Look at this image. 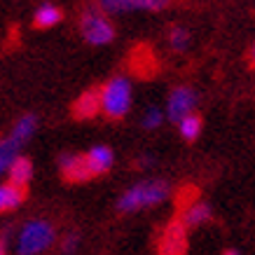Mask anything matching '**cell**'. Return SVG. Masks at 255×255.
Wrapping results in <instances>:
<instances>
[{
	"instance_id": "6da1fadb",
	"label": "cell",
	"mask_w": 255,
	"mask_h": 255,
	"mask_svg": "<svg viewBox=\"0 0 255 255\" xmlns=\"http://www.w3.org/2000/svg\"><path fill=\"white\" fill-rule=\"evenodd\" d=\"M171 185L164 178H145L138 180L136 185L124 190L117 199V211L120 213H138L145 209H155L169 199Z\"/></svg>"
},
{
	"instance_id": "7a4b0ae2",
	"label": "cell",
	"mask_w": 255,
	"mask_h": 255,
	"mask_svg": "<svg viewBox=\"0 0 255 255\" xmlns=\"http://www.w3.org/2000/svg\"><path fill=\"white\" fill-rule=\"evenodd\" d=\"M54 241V225L45 218H31L19 227V232L14 237V251L16 255H42L52 248Z\"/></svg>"
},
{
	"instance_id": "3957f363",
	"label": "cell",
	"mask_w": 255,
	"mask_h": 255,
	"mask_svg": "<svg viewBox=\"0 0 255 255\" xmlns=\"http://www.w3.org/2000/svg\"><path fill=\"white\" fill-rule=\"evenodd\" d=\"M101 103H103V115L108 120H122L131 110L133 92L131 80L127 75H115L101 87Z\"/></svg>"
},
{
	"instance_id": "277c9868",
	"label": "cell",
	"mask_w": 255,
	"mask_h": 255,
	"mask_svg": "<svg viewBox=\"0 0 255 255\" xmlns=\"http://www.w3.org/2000/svg\"><path fill=\"white\" fill-rule=\"evenodd\" d=\"M80 33H82L85 42L94 47L110 45L115 40V26L103 9H85L82 19H80Z\"/></svg>"
},
{
	"instance_id": "5b68a950",
	"label": "cell",
	"mask_w": 255,
	"mask_h": 255,
	"mask_svg": "<svg viewBox=\"0 0 255 255\" xmlns=\"http://www.w3.org/2000/svg\"><path fill=\"white\" fill-rule=\"evenodd\" d=\"M187 230L185 223L176 218L171 223L164 225L157 239V253L159 255H185L187 253Z\"/></svg>"
},
{
	"instance_id": "8992f818",
	"label": "cell",
	"mask_w": 255,
	"mask_h": 255,
	"mask_svg": "<svg viewBox=\"0 0 255 255\" xmlns=\"http://www.w3.org/2000/svg\"><path fill=\"white\" fill-rule=\"evenodd\" d=\"M59 171L68 183H89L96 178L87 152H63L59 157Z\"/></svg>"
},
{
	"instance_id": "52a82bcc",
	"label": "cell",
	"mask_w": 255,
	"mask_h": 255,
	"mask_svg": "<svg viewBox=\"0 0 255 255\" xmlns=\"http://www.w3.org/2000/svg\"><path fill=\"white\" fill-rule=\"evenodd\" d=\"M197 92L192 87H176L173 92L169 94V101H166V117L171 122H180L183 117L192 115L194 108H197Z\"/></svg>"
},
{
	"instance_id": "ba28073f",
	"label": "cell",
	"mask_w": 255,
	"mask_h": 255,
	"mask_svg": "<svg viewBox=\"0 0 255 255\" xmlns=\"http://www.w3.org/2000/svg\"><path fill=\"white\" fill-rule=\"evenodd\" d=\"M171 0H99V7L106 14H124V12H162Z\"/></svg>"
},
{
	"instance_id": "9c48e42d",
	"label": "cell",
	"mask_w": 255,
	"mask_h": 255,
	"mask_svg": "<svg viewBox=\"0 0 255 255\" xmlns=\"http://www.w3.org/2000/svg\"><path fill=\"white\" fill-rule=\"evenodd\" d=\"M99 113H103L101 89H87L73 103V115L78 117V120H94Z\"/></svg>"
},
{
	"instance_id": "30bf717a",
	"label": "cell",
	"mask_w": 255,
	"mask_h": 255,
	"mask_svg": "<svg viewBox=\"0 0 255 255\" xmlns=\"http://www.w3.org/2000/svg\"><path fill=\"white\" fill-rule=\"evenodd\" d=\"M211 218H213V209L201 199L185 204V206H183V213H180V220L185 223L187 230H194V227H201V225L211 223Z\"/></svg>"
},
{
	"instance_id": "8fae6325",
	"label": "cell",
	"mask_w": 255,
	"mask_h": 255,
	"mask_svg": "<svg viewBox=\"0 0 255 255\" xmlns=\"http://www.w3.org/2000/svg\"><path fill=\"white\" fill-rule=\"evenodd\" d=\"M87 157H89V164H92L96 178L103 176V173H108V171L113 169V164H115V152H113V147H108V145L89 147V150H87Z\"/></svg>"
},
{
	"instance_id": "7c38bea8",
	"label": "cell",
	"mask_w": 255,
	"mask_h": 255,
	"mask_svg": "<svg viewBox=\"0 0 255 255\" xmlns=\"http://www.w3.org/2000/svg\"><path fill=\"white\" fill-rule=\"evenodd\" d=\"M31 178H33V162L28 159V157L19 155L14 162H12L9 171H7V183H12V185L26 190L28 183H31Z\"/></svg>"
},
{
	"instance_id": "4fadbf2b",
	"label": "cell",
	"mask_w": 255,
	"mask_h": 255,
	"mask_svg": "<svg viewBox=\"0 0 255 255\" xmlns=\"http://www.w3.org/2000/svg\"><path fill=\"white\" fill-rule=\"evenodd\" d=\"M26 199V190L12 185V183H0V213L19 209Z\"/></svg>"
},
{
	"instance_id": "5bb4252c",
	"label": "cell",
	"mask_w": 255,
	"mask_h": 255,
	"mask_svg": "<svg viewBox=\"0 0 255 255\" xmlns=\"http://www.w3.org/2000/svg\"><path fill=\"white\" fill-rule=\"evenodd\" d=\"M23 147V143L19 138H14L12 133H7L5 138L0 140V176L7 173L12 162L19 157V150Z\"/></svg>"
},
{
	"instance_id": "9a60e30c",
	"label": "cell",
	"mask_w": 255,
	"mask_h": 255,
	"mask_svg": "<svg viewBox=\"0 0 255 255\" xmlns=\"http://www.w3.org/2000/svg\"><path fill=\"white\" fill-rule=\"evenodd\" d=\"M63 19V12L56 5L52 2H45V5H40L35 9V14H33V23H35V28H52L56 23H61Z\"/></svg>"
},
{
	"instance_id": "2e32d148",
	"label": "cell",
	"mask_w": 255,
	"mask_h": 255,
	"mask_svg": "<svg viewBox=\"0 0 255 255\" xmlns=\"http://www.w3.org/2000/svg\"><path fill=\"white\" fill-rule=\"evenodd\" d=\"M35 129H38V117L28 113V115H21L19 120H16L14 127H12V131H9V133H12L14 138H19V140L23 143V145H26V143H28V140L33 138Z\"/></svg>"
},
{
	"instance_id": "e0dca14e",
	"label": "cell",
	"mask_w": 255,
	"mask_h": 255,
	"mask_svg": "<svg viewBox=\"0 0 255 255\" xmlns=\"http://www.w3.org/2000/svg\"><path fill=\"white\" fill-rule=\"evenodd\" d=\"M201 127H204L201 117L197 115V113H192V115L183 117V120L178 122V133H180V138L183 140L192 143V140H197L201 136Z\"/></svg>"
},
{
	"instance_id": "ac0fdd59",
	"label": "cell",
	"mask_w": 255,
	"mask_h": 255,
	"mask_svg": "<svg viewBox=\"0 0 255 255\" xmlns=\"http://www.w3.org/2000/svg\"><path fill=\"white\" fill-rule=\"evenodd\" d=\"M169 47L173 52H185L190 47V31L185 26H171L169 28Z\"/></svg>"
},
{
	"instance_id": "d6986e66",
	"label": "cell",
	"mask_w": 255,
	"mask_h": 255,
	"mask_svg": "<svg viewBox=\"0 0 255 255\" xmlns=\"http://www.w3.org/2000/svg\"><path fill=\"white\" fill-rule=\"evenodd\" d=\"M164 122V110H159L157 106H152V108L145 110V115L140 117V124H143V129H147V131H155V129H159Z\"/></svg>"
},
{
	"instance_id": "ffe728a7",
	"label": "cell",
	"mask_w": 255,
	"mask_h": 255,
	"mask_svg": "<svg viewBox=\"0 0 255 255\" xmlns=\"http://www.w3.org/2000/svg\"><path fill=\"white\" fill-rule=\"evenodd\" d=\"M80 248V234L78 232H68L61 239V253L63 255H75Z\"/></svg>"
},
{
	"instance_id": "44dd1931",
	"label": "cell",
	"mask_w": 255,
	"mask_h": 255,
	"mask_svg": "<svg viewBox=\"0 0 255 255\" xmlns=\"http://www.w3.org/2000/svg\"><path fill=\"white\" fill-rule=\"evenodd\" d=\"M248 61H251V66L255 68V42L251 45V49H248Z\"/></svg>"
},
{
	"instance_id": "7402d4cb",
	"label": "cell",
	"mask_w": 255,
	"mask_h": 255,
	"mask_svg": "<svg viewBox=\"0 0 255 255\" xmlns=\"http://www.w3.org/2000/svg\"><path fill=\"white\" fill-rule=\"evenodd\" d=\"M0 255H7V241H5V237H0Z\"/></svg>"
},
{
	"instance_id": "603a6c76",
	"label": "cell",
	"mask_w": 255,
	"mask_h": 255,
	"mask_svg": "<svg viewBox=\"0 0 255 255\" xmlns=\"http://www.w3.org/2000/svg\"><path fill=\"white\" fill-rule=\"evenodd\" d=\"M223 255H241L239 251H237V248H227V251H225Z\"/></svg>"
}]
</instances>
